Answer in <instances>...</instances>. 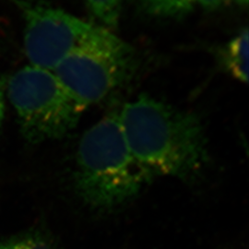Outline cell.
Instances as JSON below:
<instances>
[{"mask_svg": "<svg viewBox=\"0 0 249 249\" xmlns=\"http://www.w3.org/2000/svg\"><path fill=\"white\" fill-rule=\"evenodd\" d=\"M119 118L129 151L149 179H188L204 166V130L196 115L143 94L126 104Z\"/></svg>", "mask_w": 249, "mask_h": 249, "instance_id": "cell-1", "label": "cell"}, {"mask_svg": "<svg viewBox=\"0 0 249 249\" xmlns=\"http://www.w3.org/2000/svg\"><path fill=\"white\" fill-rule=\"evenodd\" d=\"M148 179L129 151L119 114L105 116L83 134L75 181L89 207L109 210L130 201Z\"/></svg>", "mask_w": 249, "mask_h": 249, "instance_id": "cell-2", "label": "cell"}, {"mask_svg": "<svg viewBox=\"0 0 249 249\" xmlns=\"http://www.w3.org/2000/svg\"><path fill=\"white\" fill-rule=\"evenodd\" d=\"M7 93L30 142L62 138L76 127L83 112L53 71L31 65L9 79Z\"/></svg>", "mask_w": 249, "mask_h": 249, "instance_id": "cell-3", "label": "cell"}, {"mask_svg": "<svg viewBox=\"0 0 249 249\" xmlns=\"http://www.w3.org/2000/svg\"><path fill=\"white\" fill-rule=\"evenodd\" d=\"M17 2L25 22L24 49L31 66L53 71L77 51L123 42L106 28L90 24L62 9Z\"/></svg>", "mask_w": 249, "mask_h": 249, "instance_id": "cell-4", "label": "cell"}, {"mask_svg": "<svg viewBox=\"0 0 249 249\" xmlns=\"http://www.w3.org/2000/svg\"><path fill=\"white\" fill-rule=\"evenodd\" d=\"M132 47L118 45L77 51L53 71L65 89L84 111L117 89L134 70Z\"/></svg>", "mask_w": 249, "mask_h": 249, "instance_id": "cell-5", "label": "cell"}, {"mask_svg": "<svg viewBox=\"0 0 249 249\" xmlns=\"http://www.w3.org/2000/svg\"><path fill=\"white\" fill-rule=\"evenodd\" d=\"M249 30L245 28L228 43L223 53L228 71L244 83L249 80Z\"/></svg>", "mask_w": 249, "mask_h": 249, "instance_id": "cell-6", "label": "cell"}, {"mask_svg": "<svg viewBox=\"0 0 249 249\" xmlns=\"http://www.w3.org/2000/svg\"><path fill=\"white\" fill-rule=\"evenodd\" d=\"M149 15L161 18L183 17L194 8L192 0H136Z\"/></svg>", "mask_w": 249, "mask_h": 249, "instance_id": "cell-7", "label": "cell"}, {"mask_svg": "<svg viewBox=\"0 0 249 249\" xmlns=\"http://www.w3.org/2000/svg\"><path fill=\"white\" fill-rule=\"evenodd\" d=\"M84 2L100 22L109 27L117 25L124 0H84Z\"/></svg>", "mask_w": 249, "mask_h": 249, "instance_id": "cell-8", "label": "cell"}, {"mask_svg": "<svg viewBox=\"0 0 249 249\" xmlns=\"http://www.w3.org/2000/svg\"><path fill=\"white\" fill-rule=\"evenodd\" d=\"M0 249H53L48 241L37 234H23L0 243Z\"/></svg>", "mask_w": 249, "mask_h": 249, "instance_id": "cell-9", "label": "cell"}, {"mask_svg": "<svg viewBox=\"0 0 249 249\" xmlns=\"http://www.w3.org/2000/svg\"><path fill=\"white\" fill-rule=\"evenodd\" d=\"M229 0H192L193 5H198L201 8L208 10L219 9Z\"/></svg>", "mask_w": 249, "mask_h": 249, "instance_id": "cell-10", "label": "cell"}, {"mask_svg": "<svg viewBox=\"0 0 249 249\" xmlns=\"http://www.w3.org/2000/svg\"><path fill=\"white\" fill-rule=\"evenodd\" d=\"M5 116V92L2 82L0 81V126Z\"/></svg>", "mask_w": 249, "mask_h": 249, "instance_id": "cell-11", "label": "cell"}, {"mask_svg": "<svg viewBox=\"0 0 249 249\" xmlns=\"http://www.w3.org/2000/svg\"><path fill=\"white\" fill-rule=\"evenodd\" d=\"M236 3H238L241 6H247L249 0H235Z\"/></svg>", "mask_w": 249, "mask_h": 249, "instance_id": "cell-12", "label": "cell"}]
</instances>
